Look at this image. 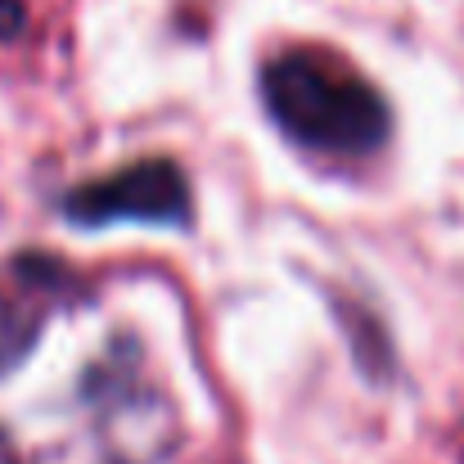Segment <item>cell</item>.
<instances>
[{"mask_svg":"<svg viewBox=\"0 0 464 464\" xmlns=\"http://www.w3.org/2000/svg\"><path fill=\"white\" fill-rule=\"evenodd\" d=\"M262 104L271 122L303 150L365 158L388 145L392 109L352 68L329 54H285L262 68Z\"/></svg>","mask_w":464,"mask_h":464,"instance_id":"1","label":"cell"},{"mask_svg":"<svg viewBox=\"0 0 464 464\" xmlns=\"http://www.w3.org/2000/svg\"><path fill=\"white\" fill-rule=\"evenodd\" d=\"M63 217L82 230H104L118 221L185 230L194 221V189L189 176L171 158H145L113 176L86 180L63 194Z\"/></svg>","mask_w":464,"mask_h":464,"instance_id":"2","label":"cell"},{"mask_svg":"<svg viewBox=\"0 0 464 464\" xmlns=\"http://www.w3.org/2000/svg\"><path fill=\"white\" fill-rule=\"evenodd\" d=\"M82 397L95 406L100 438L118 464H162L176 447V411L167 397L136 383V374H118L113 361H104Z\"/></svg>","mask_w":464,"mask_h":464,"instance_id":"3","label":"cell"},{"mask_svg":"<svg viewBox=\"0 0 464 464\" xmlns=\"http://www.w3.org/2000/svg\"><path fill=\"white\" fill-rule=\"evenodd\" d=\"M41 334H45V311L0 294V379H9L36 352Z\"/></svg>","mask_w":464,"mask_h":464,"instance_id":"4","label":"cell"},{"mask_svg":"<svg viewBox=\"0 0 464 464\" xmlns=\"http://www.w3.org/2000/svg\"><path fill=\"white\" fill-rule=\"evenodd\" d=\"M23 23H27L23 0H0V41H14L23 32Z\"/></svg>","mask_w":464,"mask_h":464,"instance_id":"5","label":"cell"}]
</instances>
